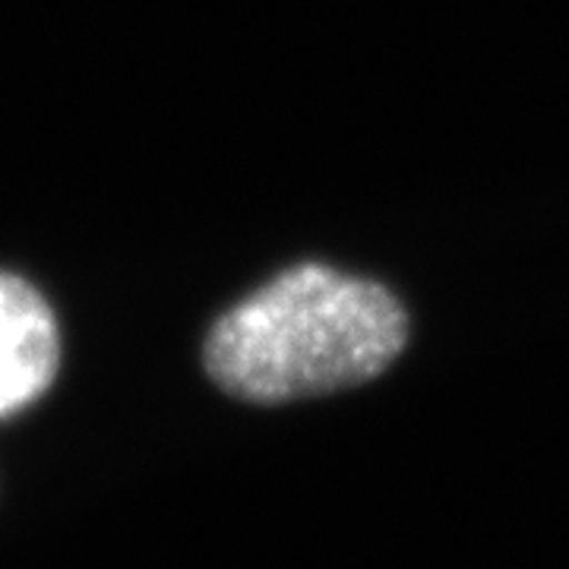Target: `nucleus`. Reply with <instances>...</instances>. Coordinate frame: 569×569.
<instances>
[{"instance_id":"1","label":"nucleus","mask_w":569,"mask_h":569,"mask_svg":"<svg viewBox=\"0 0 569 569\" xmlns=\"http://www.w3.org/2000/svg\"><path fill=\"white\" fill-rule=\"evenodd\" d=\"M408 317L380 282L323 263L279 272L212 326L203 348L209 377L244 402L361 387L406 348Z\"/></svg>"},{"instance_id":"2","label":"nucleus","mask_w":569,"mask_h":569,"mask_svg":"<svg viewBox=\"0 0 569 569\" xmlns=\"http://www.w3.org/2000/svg\"><path fill=\"white\" fill-rule=\"evenodd\" d=\"M61 361L58 323L32 284L0 272V421L41 399Z\"/></svg>"}]
</instances>
